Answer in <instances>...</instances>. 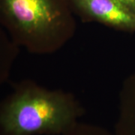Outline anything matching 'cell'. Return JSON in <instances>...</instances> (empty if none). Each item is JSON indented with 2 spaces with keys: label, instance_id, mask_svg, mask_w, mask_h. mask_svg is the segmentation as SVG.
I'll return each instance as SVG.
<instances>
[{
  "label": "cell",
  "instance_id": "1",
  "mask_svg": "<svg viewBox=\"0 0 135 135\" xmlns=\"http://www.w3.org/2000/svg\"><path fill=\"white\" fill-rule=\"evenodd\" d=\"M84 114L71 92L24 80L0 101V135H62Z\"/></svg>",
  "mask_w": 135,
  "mask_h": 135
},
{
  "label": "cell",
  "instance_id": "2",
  "mask_svg": "<svg viewBox=\"0 0 135 135\" xmlns=\"http://www.w3.org/2000/svg\"><path fill=\"white\" fill-rule=\"evenodd\" d=\"M74 12L70 0H0V26L20 48L47 55L73 38Z\"/></svg>",
  "mask_w": 135,
  "mask_h": 135
},
{
  "label": "cell",
  "instance_id": "3",
  "mask_svg": "<svg viewBox=\"0 0 135 135\" xmlns=\"http://www.w3.org/2000/svg\"><path fill=\"white\" fill-rule=\"evenodd\" d=\"M73 9L83 19L113 29L135 32V15L116 0H70Z\"/></svg>",
  "mask_w": 135,
  "mask_h": 135
},
{
  "label": "cell",
  "instance_id": "4",
  "mask_svg": "<svg viewBox=\"0 0 135 135\" xmlns=\"http://www.w3.org/2000/svg\"><path fill=\"white\" fill-rule=\"evenodd\" d=\"M114 135H135V71L125 80L119 92Z\"/></svg>",
  "mask_w": 135,
  "mask_h": 135
},
{
  "label": "cell",
  "instance_id": "5",
  "mask_svg": "<svg viewBox=\"0 0 135 135\" xmlns=\"http://www.w3.org/2000/svg\"><path fill=\"white\" fill-rule=\"evenodd\" d=\"M19 46L0 26V88L7 82L16 59L20 53Z\"/></svg>",
  "mask_w": 135,
  "mask_h": 135
},
{
  "label": "cell",
  "instance_id": "6",
  "mask_svg": "<svg viewBox=\"0 0 135 135\" xmlns=\"http://www.w3.org/2000/svg\"><path fill=\"white\" fill-rule=\"evenodd\" d=\"M62 135H114V134L100 126L80 122Z\"/></svg>",
  "mask_w": 135,
  "mask_h": 135
},
{
  "label": "cell",
  "instance_id": "7",
  "mask_svg": "<svg viewBox=\"0 0 135 135\" xmlns=\"http://www.w3.org/2000/svg\"><path fill=\"white\" fill-rule=\"evenodd\" d=\"M126 9L135 15V0H116Z\"/></svg>",
  "mask_w": 135,
  "mask_h": 135
}]
</instances>
